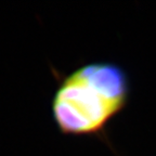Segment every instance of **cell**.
<instances>
[{
    "mask_svg": "<svg viewBox=\"0 0 156 156\" xmlns=\"http://www.w3.org/2000/svg\"><path fill=\"white\" fill-rule=\"evenodd\" d=\"M126 72L112 62L88 63L62 78L52 99V115L67 136L103 131L129 99Z\"/></svg>",
    "mask_w": 156,
    "mask_h": 156,
    "instance_id": "6da1fadb",
    "label": "cell"
}]
</instances>
